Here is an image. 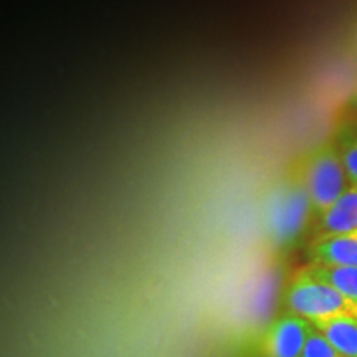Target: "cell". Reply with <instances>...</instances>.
I'll use <instances>...</instances> for the list:
<instances>
[{
  "label": "cell",
  "mask_w": 357,
  "mask_h": 357,
  "mask_svg": "<svg viewBox=\"0 0 357 357\" xmlns=\"http://www.w3.org/2000/svg\"><path fill=\"white\" fill-rule=\"evenodd\" d=\"M314 326L310 321L284 311L266 326L258 337V357H303Z\"/></svg>",
  "instance_id": "obj_4"
},
{
  "label": "cell",
  "mask_w": 357,
  "mask_h": 357,
  "mask_svg": "<svg viewBox=\"0 0 357 357\" xmlns=\"http://www.w3.org/2000/svg\"><path fill=\"white\" fill-rule=\"evenodd\" d=\"M333 347L346 357H357V323L351 319H331L312 324Z\"/></svg>",
  "instance_id": "obj_7"
},
{
  "label": "cell",
  "mask_w": 357,
  "mask_h": 357,
  "mask_svg": "<svg viewBox=\"0 0 357 357\" xmlns=\"http://www.w3.org/2000/svg\"><path fill=\"white\" fill-rule=\"evenodd\" d=\"M357 230V185H349L344 194L314 220L312 238L347 234Z\"/></svg>",
  "instance_id": "obj_6"
},
{
  "label": "cell",
  "mask_w": 357,
  "mask_h": 357,
  "mask_svg": "<svg viewBox=\"0 0 357 357\" xmlns=\"http://www.w3.org/2000/svg\"><path fill=\"white\" fill-rule=\"evenodd\" d=\"M351 185H357V118L339 128L334 139Z\"/></svg>",
  "instance_id": "obj_9"
},
{
  "label": "cell",
  "mask_w": 357,
  "mask_h": 357,
  "mask_svg": "<svg viewBox=\"0 0 357 357\" xmlns=\"http://www.w3.org/2000/svg\"><path fill=\"white\" fill-rule=\"evenodd\" d=\"M312 217V205L298 167L271 187L265 204L266 235L275 248H291L305 234Z\"/></svg>",
  "instance_id": "obj_1"
},
{
  "label": "cell",
  "mask_w": 357,
  "mask_h": 357,
  "mask_svg": "<svg viewBox=\"0 0 357 357\" xmlns=\"http://www.w3.org/2000/svg\"><path fill=\"white\" fill-rule=\"evenodd\" d=\"M307 257L311 265L357 268V230L311 238Z\"/></svg>",
  "instance_id": "obj_5"
},
{
  "label": "cell",
  "mask_w": 357,
  "mask_h": 357,
  "mask_svg": "<svg viewBox=\"0 0 357 357\" xmlns=\"http://www.w3.org/2000/svg\"><path fill=\"white\" fill-rule=\"evenodd\" d=\"M298 171L301 174L312 205V217L319 218L351 185L336 142L333 139L306 154Z\"/></svg>",
  "instance_id": "obj_3"
},
{
  "label": "cell",
  "mask_w": 357,
  "mask_h": 357,
  "mask_svg": "<svg viewBox=\"0 0 357 357\" xmlns=\"http://www.w3.org/2000/svg\"><path fill=\"white\" fill-rule=\"evenodd\" d=\"M351 108L354 109V113H356V116H357V86H356V91H354V95L351 96Z\"/></svg>",
  "instance_id": "obj_11"
},
{
  "label": "cell",
  "mask_w": 357,
  "mask_h": 357,
  "mask_svg": "<svg viewBox=\"0 0 357 357\" xmlns=\"http://www.w3.org/2000/svg\"><path fill=\"white\" fill-rule=\"evenodd\" d=\"M306 270L316 278L326 281L337 291H341L347 300L357 306V268H341V266H323L307 263Z\"/></svg>",
  "instance_id": "obj_8"
},
{
  "label": "cell",
  "mask_w": 357,
  "mask_h": 357,
  "mask_svg": "<svg viewBox=\"0 0 357 357\" xmlns=\"http://www.w3.org/2000/svg\"><path fill=\"white\" fill-rule=\"evenodd\" d=\"M287 311L301 316L311 324L331 319H351L357 323V306L336 288L326 281L316 278L300 268L284 289Z\"/></svg>",
  "instance_id": "obj_2"
},
{
  "label": "cell",
  "mask_w": 357,
  "mask_h": 357,
  "mask_svg": "<svg viewBox=\"0 0 357 357\" xmlns=\"http://www.w3.org/2000/svg\"><path fill=\"white\" fill-rule=\"evenodd\" d=\"M303 357H346V356H342L336 347H333L331 342H329L328 339H326L323 334L314 328V331H312V334L310 336V341H307Z\"/></svg>",
  "instance_id": "obj_10"
}]
</instances>
